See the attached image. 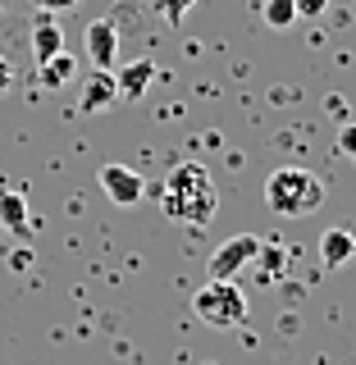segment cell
<instances>
[{
    "mask_svg": "<svg viewBox=\"0 0 356 365\" xmlns=\"http://www.w3.org/2000/svg\"><path fill=\"white\" fill-rule=\"evenodd\" d=\"M160 215L169 224L183 228H205L220 210V187H215V174L201 165V160H183L165 174V182L156 187Z\"/></svg>",
    "mask_w": 356,
    "mask_h": 365,
    "instance_id": "1",
    "label": "cell"
},
{
    "mask_svg": "<svg viewBox=\"0 0 356 365\" xmlns=\"http://www.w3.org/2000/svg\"><path fill=\"white\" fill-rule=\"evenodd\" d=\"M265 205L283 220H302V215H315L325 205V178L311 174V169L283 165L265 178Z\"/></svg>",
    "mask_w": 356,
    "mask_h": 365,
    "instance_id": "2",
    "label": "cell"
},
{
    "mask_svg": "<svg viewBox=\"0 0 356 365\" xmlns=\"http://www.w3.org/2000/svg\"><path fill=\"white\" fill-rule=\"evenodd\" d=\"M192 311L210 329H243L247 324V292L238 288V283L205 279L201 288L192 292Z\"/></svg>",
    "mask_w": 356,
    "mask_h": 365,
    "instance_id": "3",
    "label": "cell"
},
{
    "mask_svg": "<svg viewBox=\"0 0 356 365\" xmlns=\"http://www.w3.org/2000/svg\"><path fill=\"white\" fill-rule=\"evenodd\" d=\"M260 237L256 233H238V237H228V242L215 247V256H210V279H220V283H238V269H247L251 260L260 256Z\"/></svg>",
    "mask_w": 356,
    "mask_h": 365,
    "instance_id": "4",
    "label": "cell"
},
{
    "mask_svg": "<svg viewBox=\"0 0 356 365\" xmlns=\"http://www.w3.org/2000/svg\"><path fill=\"white\" fill-rule=\"evenodd\" d=\"M83 55L91 60V68L114 73V68H119V28H114L110 19H91L83 28Z\"/></svg>",
    "mask_w": 356,
    "mask_h": 365,
    "instance_id": "5",
    "label": "cell"
},
{
    "mask_svg": "<svg viewBox=\"0 0 356 365\" xmlns=\"http://www.w3.org/2000/svg\"><path fill=\"white\" fill-rule=\"evenodd\" d=\"M96 182H101V192H106L114 205H137L146 197V178L137 174V169H128V165H101Z\"/></svg>",
    "mask_w": 356,
    "mask_h": 365,
    "instance_id": "6",
    "label": "cell"
},
{
    "mask_svg": "<svg viewBox=\"0 0 356 365\" xmlns=\"http://www.w3.org/2000/svg\"><path fill=\"white\" fill-rule=\"evenodd\" d=\"M114 101H119L114 73H106V68H91V73L83 78V91H78V110H83V114H101V110H110Z\"/></svg>",
    "mask_w": 356,
    "mask_h": 365,
    "instance_id": "7",
    "label": "cell"
},
{
    "mask_svg": "<svg viewBox=\"0 0 356 365\" xmlns=\"http://www.w3.org/2000/svg\"><path fill=\"white\" fill-rule=\"evenodd\" d=\"M64 51V28L55 14H46V9H37V19H32V60L46 64L55 60V55Z\"/></svg>",
    "mask_w": 356,
    "mask_h": 365,
    "instance_id": "8",
    "label": "cell"
},
{
    "mask_svg": "<svg viewBox=\"0 0 356 365\" xmlns=\"http://www.w3.org/2000/svg\"><path fill=\"white\" fill-rule=\"evenodd\" d=\"M320 260H325V269H342L356 260V233L352 228H325L320 233Z\"/></svg>",
    "mask_w": 356,
    "mask_h": 365,
    "instance_id": "9",
    "label": "cell"
},
{
    "mask_svg": "<svg viewBox=\"0 0 356 365\" xmlns=\"http://www.w3.org/2000/svg\"><path fill=\"white\" fill-rule=\"evenodd\" d=\"M156 83V64L151 60H128L123 68H114V87H119V96L128 101H142L146 91Z\"/></svg>",
    "mask_w": 356,
    "mask_h": 365,
    "instance_id": "10",
    "label": "cell"
},
{
    "mask_svg": "<svg viewBox=\"0 0 356 365\" xmlns=\"http://www.w3.org/2000/svg\"><path fill=\"white\" fill-rule=\"evenodd\" d=\"M0 224H5L9 233H23V237H28L32 228H37V220H32L28 197H23V192H14V187L0 192Z\"/></svg>",
    "mask_w": 356,
    "mask_h": 365,
    "instance_id": "11",
    "label": "cell"
},
{
    "mask_svg": "<svg viewBox=\"0 0 356 365\" xmlns=\"http://www.w3.org/2000/svg\"><path fill=\"white\" fill-rule=\"evenodd\" d=\"M73 73H78V60H73V55H68V51H60V55H55V60L37 64V83H41L46 91L64 87V83H68V78H73Z\"/></svg>",
    "mask_w": 356,
    "mask_h": 365,
    "instance_id": "12",
    "label": "cell"
},
{
    "mask_svg": "<svg viewBox=\"0 0 356 365\" xmlns=\"http://www.w3.org/2000/svg\"><path fill=\"white\" fill-rule=\"evenodd\" d=\"M260 14H265L270 28H293V19H297V0H265V5H260Z\"/></svg>",
    "mask_w": 356,
    "mask_h": 365,
    "instance_id": "13",
    "label": "cell"
},
{
    "mask_svg": "<svg viewBox=\"0 0 356 365\" xmlns=\"http://www.w3.org/2000/svg\"><path fill=\"white\" fill-rule=\"evenodd\" d=\"M192 5H197V0H160V14H165L169 23H183L192 14Z\"/></svg>",
    "mask_w": 356,
    "mask_h": 365,
    "instance_id": "14",
    "label": "cell"
},
{
    "mask_svg": "<svg viewBox=\"0 0 356 365\" xmlns=\"http://www.w3.org/2000/svg\"><path fill=\"white\" fill-rule=\"evenodd\" d=\"M329 9V0H297V14H306V19H320Z\"/></svg>",
    "mask_w": 356,
    "mask_h": 365,
    "instance_id": "15",
    "label": "cell"
},
{
    "mask_svg": "<svg viewBox=\"0 0 356 365\" xmlns=\"http://www.w3.org/2000/svg\"><path fill=\"white\" fill-rule=\"evenodd\" d=\"M9 87H14V64H9L5 55H0V96H5Z\"/></svg>",
    "mask_w": 356,
    "mask_h": 365,
    "instance_id": "16",
    "label": "cell"
},
{
    "mask_svg": "<svg viewBox=\"0 0 356 365\" xmlns=\"http://www.w3.org/2000/svg\"><path fill=\"white\" fill-rule=\"evenodd\" d=\"M338 146H342V155H356V123H347V128H342Z\"/></svg>",
    "mask_w": 356,
    "mask_h": 365,
    "instance_id": "17",
    "label": "cell"
},
{
    "mask_svg": "<svg viewBox=\"0 0 356 365\" xmlns=\"http://www.w3.org/2000/svg\"><path fill=\"white\" fill-rule=\"evenodd\" d=\"M37 5L46 9V14H64V9H73L78 0H37Z\"/></svg>",
    "mask_w": 356,
    "mask_h": 365,
    "instance_id": "18",
    "label": "cell"
}]
</instances>
